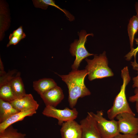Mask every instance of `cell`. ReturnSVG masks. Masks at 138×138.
Wrapping results in <instances>:
<instances>
[{
    "instance_id": "9",
    "label": "cell",
    "mask_w": 138,
    "mask_h": 138,
    "mask_svg": "<svg viewBox=\"0 0 138 138\" xmlns=\"http://www.w3.org/2000/svg\"><path fill=\"white\" fill-rule=\"evenodd\" d=\"M40 96L46 106L54 107L61 102L64 97L62 90L57 85Z\"/></svg>"
},
{
    "instance_id": "13",
    "label": "cell",
    "mask_w": 138,
    "mask_h": 138,
    "mask_svg": "<svg viewBox=\"0 0 138 138\" xmlns=\"http://www.w3.org/2000/svg\"><path fill=\"white\" fill-rule=\"evenodd\" d=\"M36 110L31 109L20 111L12 115L4 122L0 123V132L17 122L22 121L26 117L32 116L36 113Z\"/></svg>"
},
{
    "instance_id": "15",
    "label": "cell",
    "mask_w": 138,
    "mask_h": 138,
    "mask_svg": "<svg viewBox=\"0 0 138 138\" xmlns=\"http://www.w3.org/2000/svg\"><path fill=\"white\" fill-rule=\"evenodd\" d=\"M8 80H0V99L10 102L16 98L13 92Z\"/></svg>"
},
{
    "instance_id": "20",
    "label": "cell",
    "mask_w": 138,
    "mask_h": 138,
    "mask_svg": "<svg viewBox=\"0 0 138 138\" xmlns=\"http://www.w3.org/2000/svg\"><path fill=\"white\" fill-rule=\"evenodd\" d=\"M135 40L136 41V43L137 45V46L135 48H133L131 49L130 51L125 56L126 60L127 61H130L133 56L134 57V60H136V56L138 52V38L135 39Z\"/></svg>"
},
{
    "instance_id": "14",
    "label": "cell",
    "mask_w": 138,
    "mask_h": 138,
    "mask_svg": "<svg viewBox=\"0 0 138 138\" xmlns=\"http://www.w3.org/2000/svg\"><path fill=\"white\" fill-rule=\"evenodd\" d=\"M56 86V83L53 79L47 78L34 81L33 85V89L40 95Z\"/></svg>"
},
{
    "instance_id": "5",
    "label": "cell",
    "mask_w": 138,
    "mask_h": 138,
    "mask_svg": "<svg viewBox=\"0 0 138 138\" xmlns=\"http://www.w3.org/2000/svg\"><path fill=\"white\" fill-rule=\"evenodd\" d=\"M92 113L102 138H113L120 133L117 121L107 120L103 117L102 110L97 111L96 113Z\"/></svg>"
},
{
    "instance_id": "23",
    "label": "cell",
    "mask_w": 138,
    "mask_h": 138,
    "mask_svg": "<svg viewBox=\"0 0 138 138\" xmlns=\"http://www.w3.org/2000/svg\"><path fill=\"white\" fill-rule=\"evenodd\" d=\"M113 138H138L136 135H130L119 133Z\"/></svg>"
},
{
    "instance_id": "10",
    "label": "cell",
    "mask_w": 138,
    "mask_h": 138,
    "mask_svg": "<svg viewBox=\"0 0 138 138\" xmlns=\"http://www.w3.org/2000/svg\"><path fill=\"white\" fill-rule=\"evenodd\" d=\"M60 130L62 138H82V129L75 120L64 122Z\"/></svg>"
},
{
    "instance_id": "19",
    "label": "cell",
    "mask_w": 138,
    "mask_h": 138,
    "mask_svg": "<svg viewBox=\"0 0 138 138\" xmlns=\"http://www.w3.org/2000/svg\"><path fill=\"white\" fill-rule=\"evenodd\" d=\"M26 36L23 31L22 26H20L10 34L9 36V40L7 47H8L12 45L17 44L20 40L25 38Z\"/></svg>"
},
{
    "instance_id": "16",
    "label": "cell",
    "mask_w": 138,
    "mask_h": 138,
    "mask_svg": "<svg viewBox=\"0 0 138 138\" xmlns=\"http://www.w3.org/2000/svg\"><path fill=\"white\" fill-rule=\"evenodd\" d=\"M19 111L14 108L9 102L0 99V123Z\"/></svg>"
},
{
    "instance_id": "4",
    "label": "cell",
    "mask_w": 138,
    "mask_h": 138,
    "mask_svg": "<svg viewBox=\"0 0 138 138\" xmlns=\"http://www.w3.org/2000/svg\"><path fill=\"white\" fill-rule=\"evenodd\" d=\"M78 35L79 39L75 40L71 44L70 49L72 55L75 57V59L71 67L73 70H78L80 63L84 59L94 55L89 53L85 46L87 37L89 36H93V34L87 33L85 30H83L78 33Z\"/></svg>"
},
{
    "instance_id": "11",
    "label": "cell",
    "mask_w": 138,
    "mask_h": 138,
    "mask_svg": "<svg viewBox=\"0 0 138 138\" xmlns=\"http://www.w3.org/2000/svg\"><path fill=\"white\" fill-rule=\"evenodd\" d=\"M17 110L21 111L31 109L37 110L39 105L31 94H26L20 98H16L9 102Z\"/></svg>"
},
{
    "instance_id": "22",
    "label": "cell",
    "mask_w": 138,
    "mask_h": 138,
    "mask_svg": "<svg viewBox=\"0 0 138 138\" xmlns=\"http://www.w3.org/2000/svg\"><path fill=\"white\" fill-rule=\"evenodd\" d=\"M134 93V95L129 97V100L131 102H135L138 103V88H135Z\"/></svg>"
},
{
    "instance_id": "12",
    "label": "cell",
    "mask_w": 138,
    "mask_h": 138,
    "mask_svg": "<svg viewBox=\"0 0 138 138\" xmlns=\"http://www.w3.org/2000/svg\"><path fill=\"white\" fill-rule=\"evenodd\" d=\"M15 72V71H12L8 80L15 97L16 98H20L24 96L26 94L20 73H17L15 76H13Z\"/></svg>"
},
{
    "instance_id": "2",
    "label": "cell",
    "mask_w": 138,
    "mask_h": 138,
    "mask_svg": "<svg viewBox=\"0 0 138 138\" xmlns=\"http://www.w3.org/2000/svg\"><path fill=\"white\" fill-rule=\"evenodd\" d=\"M121 77L123 83L120 91L115 98L112 106L107 111V116L110 120L114 119L117 115L122 113L135 114L130 106L125 94L126 87L131 79L127 66L121 70Z\"/></svg>"
},
{
    "instance_id": "3",
    "label": "cell",
    "mask_w": 138,
    "mask_h": 138,
    "mask_svg": "<svg viewBox=\"0 0 138 138\" xmlns=\"http://www.w3.org/2000/svg\"><path fill=\"white\" fill-rule=\"evenodd\" d=\"M85 60L87 64L85 69L88 73V78L90 81L114 75L113 73L108 66V61L105 51L99 55H94L92 59L86 58Z\"/></svg>"
},
{
    "instance_id": "24",
    "label": "cell",
    "mask_w": 138,
    "mask_h": 138,
    "mask_svg": "<svg viewBox=\"0 0 138 138\" xmlns=\"http://www.w3.org/2000/svg\"><path fill=\"white\" fill-rule=\"evenodd\" d=\"M0 76L4 75L6 73L4 70L3 64L1 58L0 59Z\"/></svg>"
},
{
    "instance_id": "8",
    "label": "cell",
    "mask_w": 138,
    "mask_h": 138,
    "mask_svg": "<svg viewBox=\"0 0 138 138\" xmlns=\"http://www.w3.org/2000/svg\"><path fill=\"white\" fill-rule=\"evenodd\" d=\"M80 124L82 129V138H102L92 112H88L86 117L80 120Z\"/></svg>"
},
{
    "instance_id": "7",
    "label": "cell",
    "mask_w": 138,
    "mask_h": 138,
    "mask_svg": "<svg viewBox=\"0 0 138 138\" xmlns=\"http://www.w3.org/2000/svg\"><path fill=\"white\" fill-rule=\"evenodd\" d=\"M115 118L120 133L130 135L138 133V118L135 117V114L122 113L117 115Z\"/></svg>"
},
{
    "instance_id": "17",
    "label": "cell",
    "mask_w": 138,
    "mask_h": 138,
    "mask_svg": "<svg viewBox=\"0 0 138 138\" xmlns=\"http://www.w3.org/2000/svg\"><path fill=\"white\" fill-rule=\"evenodd\" d=\"M138 30V18L135 16L132 17L128 26L131 49L133 48V41L135 35Z\"/></svg>"
},
{
    "instance_id": "6",
    "label": "cell",
    "mask_w": 138,
    "mask_h": 138,
    "mask_svg": "<svg viewBox=\"0 0 138 138\" xmlns=\"http://www.w3.org/2000/svg\"><path fill=\"white\" fill-rule=\"evenodd\" d=\"M42 113L46 117L57 119L58 124L60 125L64 122L75 120L78 114L77 111L75 108L71 109L66 107L63 109H60L50 106H46Z\"/></svg>"
},
{
    "instance_id": "27",
    "label": "cell",
    "mask_w": 138,
    "mask_h": 138,
    "mask_svg": "<svg viewBox=\"0 0 138 138\" xmlns=\"http://www.w3.org/2000/svg\"><path fill=\"white\" fill-rule=\"evenodd\" d=\"M135 108L138 114V103H136Z\"/></svg>"
},
{
    "instance_id": "1",
    "label": "cell",
    "mask_w": 138,
    "mask_h": 138,
    "mask_svg": "<svg viewBox=\"0 0 138 138\" xmlns=\"http://www.w3.org/2000/svg\"><path fill=\"white\" fill-rule=\"evenodd\" d=\"M67 85L68 90V101L70 107L72 109L76 105L78 99L90 95L91 93L84 84V80L88 73L85 69L72 70L67 75H60Z\"/></svg>"
},
{
    "instance_id": "21",
    "label": "cell",
    "mask_w": 138,
    "mask_h": 138,
    "mask_svg": "<svg viewBox=\"0 0 138 138\" xmlns=\"http://www.w3.org/2000/svg\"><path fill=\"white\" fill-rule=\"evenodd\" d=\"M131 65L133 67V69L137 71V74L136 76L133 77L132 78L133 83L132 87L133 88H138V67L134 65Z\"/></svg>"
},
{
    "instance_id": "26",
    "label": "cell",
    "mask_w": 138,
    "mask_h": 138,
    "mask_svg": "<svg viewBox=\"0 0 138 138\" xmlns=\"http://www.w3.org/2000/svg\"><path fill=\"white\" fill-rule=\"evenodd\" d=\"M131 64H133L137 66L138 67V63H137L136 61L134 62H131Z\"/></svg>"
},
{
    "instance_id": "25",
    "label": "cell",
    "mask_w": 138,
    "mask_h": 138,
    "mask_svg": "<svg viewBox=\"0 0 138 138\" xmlns=\"http://www.w3.org/2000/svg\"><path fill=\"white\" fill-rule=\"evenodd\" d=\"M135 8L136 13V15L138 18V2H136L135 4Z\"/></svg>"
},
{
    "instance_id": "18",
    "label": "cell",
    "mask_w": 138,
    "mask_h": 138,
    "mask_svg": "<svg viewBox=\"0 0 138 138\" xmlns=\"http://www.w3.org/2000/svg\"><path fill=\"white\" fill-rule=\"evenodd\" d=\"M0 138H27L26 134L18 132L11 125L0 132Z\"/></svg>"
}]
</instances>
